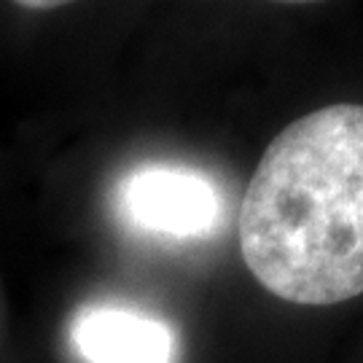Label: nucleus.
I'll return each instance as SVG.
<instances>
[{
	"mask_svg": "<svg viewBox=\"0 0 363 363\" xmlns=\"http://www.w3.org/2000/svg\"><path fill=\"white\" fill-rule=\"evenodd\" d=\"M280 3H318V0H280Z\"/></svg>",
	"mask_w": 363,
	"mask_h": 363,
	"instance_id": "39448f33",
	"label": "nucleus"
},
{
	"mask_svg": "<svg viewBox=\"0 0 363 363\" xmlns=\"http://www.w3.org/2000/svg\"><path fill=\"white\" fill-rule=\"evenodd\" d=\"M16 6L22 9H35V11H49V9H60V6H67L73 0H13Z\"/></svg>",
	"mask_w": 363,
	"mask_h": 363,
	"instance_id": "20e7f679",
	"label": "nucleus"
},
{
	"mask_svg": "<svg viewBox=\"0 0 363 363\" xmlns=\"http://www.w3.org/2000/svg\"><path fill=\"white\" fill-rule=\"evenodd\" d=\"M70 347L84 363H178V334L154 312L86 304L70 320Z\"/></svg>",
	"mask_w": 363,
	"mask_h": 363,
	"instance_id": "7ed1b4c3",
	"label": "nucleus"
},
{
	"mask_svg": "<svg viewBox=\"0 0 363 363\" xmlns=\"http://www.w3.org/2000/svg\"><path fill=\"white\" fill-rule=\"evenodd\" d=\"M116 208L121 220L138 234L194 242L220 229L226 218V196L205 169L148 162L121 178Z\"/></svg>",
	"mask_w": 363,
	"mask_h": 363,
	"instance_id": "f03ea898",
	"label": "nucleus"
},
{
	"mask_svg": "<svg viewBox=\"0 0 363 363\" xmlns=\"http://www.w3.org/2000/svg\"><path fill=\"white\" fill-rule=\"evenodd\" d=\"M237 237L250 274L277 298L323 307L363 294V105H325L274 138Z\"/></svg>",
	"mask_w": 363,
	"mask_h": 363,
	"instance_id": "f257e3e1",
	"label": "nucleus"
}]
</instances>
